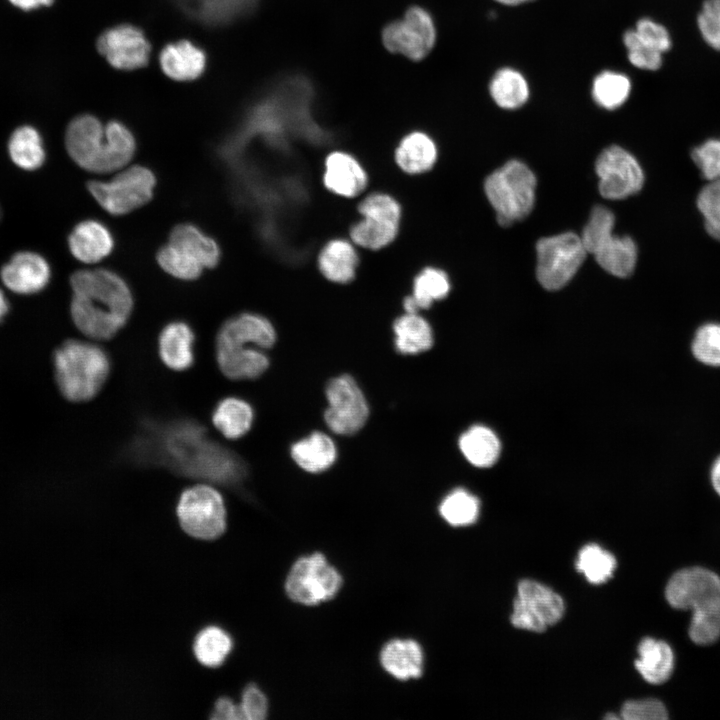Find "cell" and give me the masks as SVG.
<instances>
[{"label":"cell","instance_id":"37","mask_svg":"<svg viewBox=\"0 0 720 720\" xmlns=\"http://www.w3.org/2000/svg\"><path fill=\"white\" fill-rule=\"evenodd\" d=\"M489 90L495 103L504 109L519 108L529 96L526 79L512 68L498 70L491 79Z\"/></svg>","mask_w":720,"mask_h":720},{"label":"cell","instance_id":"42","mask_svg":"<svg viewBox=\"0 0 720 720\" xmlns=\"http://www.w3.org/2000/svg\"><path fill=\"white\" fill-rule=\"evenodd\" d=\"M157 259L167 273L182 280L196 279L203 270L201 264L170 243L159 250Z\"/></svg>","mask_w":720,"mask_h":720},{"label":"cell","instance_id":"30","mask_svg":"<svg viewBox=\"0 0 720 720\" xmlns=\"http://www.w3.org/2000/svg\"><path fill=\"white\" fill-rule=\"evenodd\" d=\"M396 350L405 355H416L433 345V331L429 322L419 313H405L393 322Z\"/></svg>","mask_w":720,"mask_h":720},{"label":"cell","instance_id":"55","mask_svg":"<svg viewBox=\"0 0 720 720\" xmlns=\"http://www.w3.org/2000/svg\"><path fill=\"white\" fill-rule=\"evenodd\" d=\"M8 311V302L3 294V292L0 290V319L7 313Z\"/></svg>","mask_w":720,"mask_h":720},{"label":"cell","instance_id":"9","mask_svg":"<svg viewBox=\"0 0 720 720\" xmlns=\"http://www.w3.org/2000/svg\"><path fill=\"white\" fill-rule=\"evenodd\" d=\"M343 583L341 574L322 553L303 556L292 565L285 582L288 597L312 606L336 596Z\"/></svg>","mask_w":720,"mask_h":720},{"label":"cell","instance_id":"53","mask_svg":"<svg viewBox=\"0 0 720 720\" xmlns=\"http://www.w3.org/2000/svg\"><path fill=\"white\" fill-rule=\"evenodd\" d=\"M15 7L24 11L37 9L39 7H48L54 3L55 0H8Z\"/></svg>","mask_w":720,"mask_h":720},{"label":"cell","instance_id":"28","mask_svg":"<svg viewBox=\"0 0 720 720\" xmlns=\"http://www.w3.org/2000/svg\"><path fill=\"white\" fill-rule=\"evenodd\" d=\"M290 454L302 470L309 473H320L334 464L337 458V449L327 434L315 431L295 442L291 446Z\"/></svg>","mask_w":720,"mask_h":720},{"label":"cell","instance_id":"36","mask_svg":"<svg viewBox=\"0 0 720 720\" xmlns=\"http://www.w3.org/2000/svg\"><path fill=\"white\" fill-rule=\"evenodd\" d=\"M8 150L12 161L24 170H35L45 160L41 136L32 126L15 129L10 136Z\"/></svg>","mask_w":720,"mask_h":720},{"label":"cell","instance_id":"33","mask_svg":"<svg viewBox=\"0 0 720 720\" xmlns=\"http://www.w3.org/2000/svg\"><path fill=\"white\" fill-rule=\"evenodd\" d=\"M459 448L465 458L474 466H492L500 454V442L487 427L473 426L459 438Z\"/></svg>","mask_w":720,"mask_h":720},{"label":"cell","instance_id":"39","mask_svg":"<svg viewBox=\"0 0 720 720\" xmlns=\"http://www.w3.org/2000/svg\"><path fill=\"white\" fill-rule=\"evenodd\" d=\"M480 503L477 497L464 489H455L440 503L442 518L452 526H467L474 523L479 515Z\"/></svg>","mask_w":720,"mask_h":720},{"label":"cell","instance_id":"12","mask_svg":"<svg viewBox=\"0 0 720 720\" xmlns=\"http://www.w3.org/2000/svg\"><path fill=\"white\" fill-rule=\"evenodd\" d=\"M65 144L71 158L88 171L104 173L119 169L105 126L93 115H79L69 123Z\"/></svg>","mask_w":720,"mask_h":720},{"label":"cell","instance_id":"57","mask_svg":"<svg viewBox=\"0 0 720 720\" xmlns=\"http://www.w3.org/2000/svg\"><path fill=\"white\" fill-rule=\"evenodd\" d=\"M605 718L606 719H610V718L617 719L618 717L616 715H607Z\"/></svg>","mask_w":720,"mask_h":720},{"label":"cell","instance_id":"41","mask_svg":"<svg viewBox=\"0 0 720 720\" xmlns=\"http://www.w3.org/2000/svg\"><path fill=\"white\" fill-rule=\"evenodd\" d=\"M616 559L596 544L584 546L577 558L576 568L593 584L606 582L616 568Z\"/></svg>","mask_w":720,"mask_h":720},{"label":"cell","instance_id":"6","mask_svg":"<svg viewBox=\"0 0 720 720\" xmlns=\"http://www.w3.org/2000/svg\"><path fill=\"white\" fill-rule=\"evenodd\" d=\"M536 178L522 162L511 160L485 180L486 196L496 211L497 221L508 226L525 218L533 209Z\"/></svg>","mask_w":720,"mask_h":720},{"label":"cell","instance_id":"31","mask_svg":"<svg viewBox=\"0 0 720 720\" xmlns=\"http://www.w3.org/2000/svg\"><path fill=\"white\" fill-rule=\"evenodd\" d=\"M169 243L203 268L215 267L219 262L220 249L216 241L192 224L177 225L170 234Z\"/></svg>","mask_w":720,"mask_h":720},{"label":"cell","instance_id":"51","mask_svg":"<svg viewBox=\"0 0 720 720\" xmlns=\"http://www.w3.org/2000/svg\"><path fill=\"white\" fill-rule=\"evenodd\" d=\"M511 623L520 629H527L534 632H543L547 624L518 596L513 603Z\"/></svg>","mask_w":720,"mask_h":720},{"label":"cell","instance_id":"21","mask_svg":"<svg viewBox=\"0 0 720 720\" xmlns=\"http://www.w3.org/2000/svg\"><path fill=\"white\" fill-rule=\"evenodd\" d=\"M276 338L275 328L266 317L245 312L224 322L216 344H247L265 350L275 344Z\"/></svg>","mask_w":720,"mask_h":720},{"label":"cell","instance_id":"50","mask_svg":"<svg viewBox=\"0 0 720 720\" xmlns=\"http://www.w3.org/2000/svg\"><path fill=\"white\" fill-rule=\"evenodd\" d=\"M245 720H262L268 712V702L264 693L256 685H248L242 694L240 703Z\"/></svg>","mask_w":720,"mask_h":720},{"label":"cell","instance_id":"14","mask_svg":"<svg viewBox=\"0 0 720 720\" xmlns=\"http://www.w3.org/2000/svg\"><path fill=\"white\" fill-rule=\"evenodd\" d=\"M328 406L324 412L327 427L338 435H353L367 422L369 406L355 379L343 374L331 379L325 390Z\"/></svg>","mask_w":720,"mask_h":720},{"label":"cell","instance_id":"48","mask_svg":"<svg viewBox=\"0 0 720 720\" xmlns=\"http://www.w3.org/2000/svg\"><path fill=\"white\" fill-rule=\"evenodd\" d=\"M621 717L625 720H666L668 712L661 701L647 698L625 702L621 708Z\"/></svg>","mask_w":720,"mask_h":720},{"label":"cell","instance_id":"7","mask_svg":"<svg viewBox=\"0 0 720 720\" xmlns=\"http://www.w3.org/2000/svg\"><path fill=\"white\" fill-rule=\"evenodd\" d=\"M614 214L603 206L592 209L583 229L581 240L587 253L606 272L617 277L630 276L637 261V247L628 236H615Z\"/></svg>","mask_w":720,"mask_h":720},{"label":"cell","instance_id":"46","mask_svg":"<svg viewBox=\"0 0 720 720\" xmlns=\"http://www.w3.org/2000/svg\"><path fill=\"white\" fill-rule=\"evenodd\" d=\"M691 158L708 182L720 180V139H709L691 152Z\"/></svg>","mask_w":720,"mask_h":720},{"label":"cell","instance_id":"32","mask_svg":"<svg viewBox=\"0 0 720 720\" xmlns=\"http://www.w3.org/2000/svg\"><path fill=\"white\" fill-rule=\"evenodd\" d=\"M254 412L251 405L237 397L222 399L212 414L214 427L228 439H238L251 428Z\"/></svg>","mask_w":720,"mask_h":720},{"label":"cell","instance_id":"49","mask_svg":"<svg viewBox=\"0 0 720 720\" xmlns=\"http://www.w3.org/2000/svg\"><path fill=\"white\" fill-rule=\"evenodd\" d=\"M641 40L662 54L671 48V37L668 30L655 21L640 19L635 28Z\"/></svg>","mask_w":720,"mask_h":720},{"label":"cell","instance_id":"24","mask_svg":"<svg viewBox=\"0 0 720 720\" xmlns=\"http://www.w3.org/2000/svg\"><path fill=\"white\" fill-rule=\"evenodd\" d=\"M438 149L433 138L424 131L405 134L397 143L393 159L406 175L419 176L429 172L437 162Z\"/></svg>","mask_w":720,"mask_h":720},{"label":"cell","instance_id":"20","mask_svg":"<svg viewBox=\"0 0 720 720\" xmlns=\"http://www.w3.org/2000/svg\"><path fill=\"white\" fill-rule=\"evenodd\" d=\"M4 285L19 294H32L43 289L50 279L47 261L39 254L16 253L0 272Z\"/></svg>","mask_w":720,"mask_h":720},{"label":"cell","instance_id":"15","mask_svg":"<svg viewBox=\"0 0 720 720\" xmlns=\"http://www.w3.org/2000/svg\"><path fill=\"white\" fill-rule=\"evenodd\" d=\"M599 192L607 199H623L641 190L644 174L637 160L619 146L603 150L595 163Z\"/></svg>","mask_w":720,"mask_h":720},{"label":"cell","instance_id":"8","mask_svg":"<svg viewBox=\"0 0 720 720\" xmlns=\"http://www.w3.org/2000/svg\"><path fill=\"white\" fill-rule=\"evenodd\" d=\"M181 528L201 540H214L226 528V509L222 495L213 487L198 484L187 488L177 504Z\"/></svg>","mask_w":720,"mask_h":720},{"label":"cell","instance_id":"10","mask_svg":"<svg viewBox=\"0 0 720 720\" xmlns=\"http://www.w3.org/2000/svg\"><path fill=\"white\" fill-rule=\"evenodd\" d=\"M536 251L537 279L552 291L561 289L573 278L588 254L581 237L572 232L540 239Z\"/></svg>","mask_w":720,"mask_h":720},{"label":"cell","instance_id":"27","mask_svg":"<svg viewBox=\"0 0 720 720\" xmlns=\"http://www.w3.org/2000/svg\"><path fill=\"white\" fill-rule=\"evenodd\" d=\"M194 333L182 321L166 325L159 336V354L170 369L182 371L191 367L194 361Z\"/></svg>","mask_w":720,"mask_h":720},{"label":"cell","instance_id":"54","mask_svg":"<svg viewBox=\"0 0 720 720\" xmlns=\"http://www.w3.org/2000/svg\"><path fill=\"white\" fill-rule=\"evenodd\" d=\"M711 482L713 488L720 496V456L714 461L711 469Z\"/></svg>","mask_w":720,"mask_h":720},{"label":"cell","instance_id":"11","mask_svg":"<svg viewBox=\"0 0 720 720\" xmlns=\"http://www.w3.org/2000/svg\"><path fill=\"white\" fill-rule=\"evenodd\" d=\"M155 184L152 171L136 165L109 181H92L88 189L103 209L122 215L146 204L152 198Z\"/></svg>","mask_w":720,"mask_h":720},{"label":"cell","instance_id":"18","mask_svg":"<svg viewBox=\"0 0 720 720\" xmlns=\"http://www.w3.org/2000/svg\"><path fill=\"white\" fill-rule=\"evenodd\" d=\"M191 21L206 27H223L250 15L260 0H173Z\"/></svg>","mask_w":720,"mask_h":720},{"label":"cell","instance_id":"26","mask_svg":"<svg viewBox=\"0 0 720 720\" xmlns=\"http://www.w3.org/2000/svg\"><path fill=\"white\" fill-rule=\"evenodd\" d=\"M384 670L398 680L419 678L423 673L424 655L419 643L412 639H393L380 653Z\"/></svg>","mask_w":720,"mask_h":720},{"label":"cell","instance_id":"2","mask_svg":"<svg viewBox=\"0 0 720 720\" xmlns=\"http://www.w3.org/2000/svg\"><path fill=\"white\" fill-rule=\"evenodd\" d=\"M70 282L71 316L76 327L93 339L112 338L132 312L133 298L127 283L106 269L77 271Z\"/></svg>","mask_w":720,"mask_h":720},{"label":"cell","instance_id":"16","mask_svg":"<svg viewBox=\"0 0 720 720\" xmlns=\"http://www.w3.org/2000/svg\"><path fill=\"white\" fill-rule=\"evenodd\" d=\"M96 47L112 67L124 71L143 68L151 53L144 31L128 23L106 29L98 37Z\"/></svg>","mask_w":720,"mask_h":720},{"label":"cell","instance_id":"56","mask_svg":"<svg viewBox=\"0 0 720 720\" xmlns=\"http://www.w3.org/2000/svg\"><path fill=\"white\" fill-rule=\"evenodd\" d=\"M495 1H497L501 4H504V5H512L513 6V5H519V4L534 1V0H495Z\"/></svg>","mask_w":720,"mask_h":720},{"label":"cell","instance_id":"52","mask_svg":"<svg viewBox=\"0 0 720 720\" xmlns=\"http://www.w3.org/2000/svg\"><path fill=\"white\" fill-rule=\"evenodd\" d=\"M211 718L216 720H245L241 705L235 704L227 697L219 698L216 701Z\"/></svg>","mask_w":720,"mask_h":720},{"label":"cell","instance_id":"45","mask_svg":"<svg viewBox=\"0 0 720 720\" xmlns=\"http://www.w3.org/2000/svg\"><path fill=\"white\" fill-rule=\"evenodd\" d=\"M630 63L643 70L655 71L662 65V53L645 44L636 30H628L623 37Z\"/></svg>","mask_w":720,"mask_h":720},{"label":"cell","instance_id":"34","mask_svg":"<svg viewBox=\"0 0 720 720\" xmlns=\"http://www.w3.org/2000/svg\"><path fill=\"white\" fill-rule=\"evenodd\" d=\"M517 596L538 614L547 626L557 623L564 614L562 598L539 582L528 579L520 581Z\"/></svg>","mask_w":720,"mask_h":720},{"label":"cell","instance_id":"4","mask_svg":"<svg viewBox=\"0 0 720 720\" xmlns=\"http://www.w3.org/2000/svg\"><path fill=\"white\" fill-rule=\"evenodd\" d=\"M55 378L62 395L73 402L92 399L110 372L107 353L98 345L68 340L54 353Z\"/></svg>","mask_w":720,"mask_h":720},{"label":"cell","instance_id":"35","mask_svg":"<svg viewBox=\"0 0 720 720\" xmlns=\"http://www.w3.org/2000/svg\"><path fill=\"white\" fill-rule=\"evenodd\" d=\"M451 289L447 273L434 266L421 268L414 275L411 293L418 311L429 309L434 302L447 297Z\"/></svg>","mask_w":720,"mask_h":720},{"label":"cell","instance_id":"40","mask_svg":"<svg viewBox=\"0 0 720 720\" xmlns=\"http://www.w3.org/2000/svg\"><path fill=\"white\" fill-rule=\"evenodd\" d=\"M631 82L622 73L604 71L593 82L592 95L598 105L606 109L621 106L629 97Z\"/></svg>","mask_w":720,"mask_h":720},{"label":"cell","instance_id":"17","mask_svg":"<svg viewBox=\"0 0 720 720\" xmlns=\"http://www.w3.org/2000/svg\"><path fill=\"white\" fill-rule=\"evenodd\" d=\"M322 184L333 195L354 199L367 189L369 175L361 161L352 153L333 150L323 159Z\"/></svg>","mask_w":720,"mask_h":720},{"label":"cell","instance_id":"44","mask_svg":"<svg viewBox=\"0 0 720 720\" xmlns=\"http://www.w3.org/2000/svg\"><path fill=\"white\" fill-rule=\"evenodd\" d=\"M697 206L707 233L720 241V180L708 182L698 194Z\"/></svg>","mask_w":720,"mask_h":720},{"label":"cell","instance_id":"23","mask_svg":"<svg viewBox=\"0 0 720 720\" xmlns=\"http://www.w3.org/2000/svg\"><path fill=\"white\" fill-rule=\"evenodd\" d=\"M162 71L175 81H192L206 70V52L192 41L182 39L170 42L159 55Z\"/></svg>","mask_w":720,"mask_h":720},{"label":"cell","instance_id":"3","mask_svg":"<svg viewBox=\"0 0 720 720\" xmlns=\"http://www.w3.org/2000/svg\"><path fill=\"white\" fill-rule=\"evenodd\" d=\"M665 596L675 609L692 611L689 637L710 645L720 637V577L702 567L684 568L669 579Z\"/></svg>","mask_w":720,"mask_h":720},{"label":"cell","instance_id":"43","mask_svg":"<svg viewBox=\"0 0 720 720\" xmlns=\"http://www.w3.org/2000/svg\"><path fill=\"white\" fill-rule=\"evenodd\" d=\"M691 350L701 363L720 367V324L708 323L701 326L694 336Z\"/></svg>","mask_w":720,"mask_h":720},{"label":"cell","instance_id":"38","mask_svg":"<svg viewBox=\"0 0 720 720\" xmlns=\"http://www.w3.org/2000/svg\"><path fill=\"white\" fill-rule=\"evenodd\" d=\"M231 649V637L217 626H209L201 630L193 645L197 660L207 667L220 666Z\"/></svg>","mask_w":720,"mask_h":720},{"label":"cell","instance_id":"29","mask_svg":"<svg viewBox=\"0 0 720 720\" xmlns=\"http://www.w3.org/2000/svg\"><path fill=\"white\" fill-rule=\"evenodd\" d=\"M638 654L635 667L648 683L662 684L671 677L674 654L665 641L646 637L639 643Z\"/></svg>","mask_w":720,"mask_h":720},{"label":"cell","instance_id":"5","mask_svg":"<svg viewBox=\"0 0 720 720\" xmlns=\"http://www.w3.org/2000/svg\"><path fill=\"white\" fill-rule=\"evenodd\" d=\"M356 210L359 218L350 225L348 234L358 248L378 252L397 240L403 208L391 193L370 192L358 202Z\"/></svg>","mask_w":720,"mask_h":720},{"label":"cell","instance_id":"1","mask_svg":"<svg viewBox=\"0 0 720 720\" xmlns=\"http://www.w3.org/2000/svg\"><path fill=\"white\" fill-rule=\"evenodd\" d=\"M148 432L145 447L149 458L177 473L226 486L237 485L244 478L241 459L211 439L198 423L176 420Z\"/></svg>","mask_w":720,"mask_h":720},{"label":"cell","instance_id":"13","mask_svg":"<svg viewBox=\"0 0 720 720\" xmlns=\"http://www.w3.org/2000/svg\"><path fill=\"white\" fill-rule=\"evenodd\" d=\"M435 41L436 28L431 14L416 5L409 7L402 19L388 23L382 30L384 47L412 61L424 59Z\"/></svg>","mask_w":720,"mask_h":720},{"label":"cell","instance_id":"19","mask_svg":"<svg viewBox=\"0 0 720 720\" xmlns=\"http://www.w3.org/2000/svg\"><path fill=\"white\" fill-rule=\"evenodd\" d=\"M316 265L325 280L337 285L349 284L360 269L357 246L350 239L331 238L321 246Z\"/></svg>","mask_w":720,"mask_h":720},{"label":"cell","instance_id":"47","mask_svg":"<svg viewBox=\"0 0 720 720\" xmlns=\"http://www.w3.org/2000/svg\"><path fill=\"white\" fill-rule=\"evenodd\" d=\"M697 26L704 41L720 50V0H704L697 17Z\"/></svg>","mask_w":720,"mask_h":720},{"label":"cell","instance_id":"25","mask_svg":"<svg viewBox=\"0 0 720 720\" xmlns=\"http://www.w3.org/2000/svg\"><path fill=\"white\" fill-rule=\"evenodd\" d=\"M72 255L84 263H96L108 256L114 246L108 228L96 220L78 223L68 238Z\"/></svg>","mask_w":720,"mask_h":720},{"label":"cell","instance_id":"22","mask_svg":"<svg viewBox=\"0 0 720 720\" xmlns=\"http://www.w3.org/2000/svg\"><path fill=\"white\" fill-rule=\"evenodd\" d=\"M216 359L221 372L232 380L256 379L269 367L263 349L247 344L216 345Z\"/></svg>","mask_w":720,"mask_h":720}]
</instances>
